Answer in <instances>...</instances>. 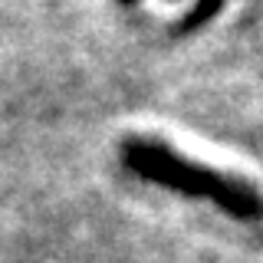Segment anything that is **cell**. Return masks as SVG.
<instances>
[{
	"label": "cell",
	"mask_w": 263,
	"mask_h": 263,
	"mask_svg": "<svg viewBox=\"0 0 263 263\" xmlns=\"http://www.w3.org/2000/svg\"><path fill=\"white\" fill-rule=\"evenodd\" d=\"M122 164L142 181L161 184L194 201H211L234 220H263V197L247 181L204 168L191 158H181L175 148L155 138H125L122 142Z\"/></svg>",
	"instance_id": "1"
},
{
	"label": "cell",
	"mask_w": 263,
	"mask_h": 263,
	"mask_svg": "<svg viewBox=\"0 0 263 263\" xmlns=\"http://www.w3.org/2000/svg\"><path fill=\"white\" fill-rule=\"evenodd\" d=\"M224 7V0H197L191 7V13L181 20V30H197L201 23H208L211 16H217V10Z\"/></svg>",
	"instance_id": "2"
},
{
	"label": "cell",
	"mask_w": 263,
	"mask_h": 263,
	"mask_svg": "<svg viewBox=\"0 0 263 263\" xmlns=\"http://www.w3.org/2000/svg\"><path fill=\"white\" fill-rule=\"evenodd\" d=\"M119 4H125V7H132V4H138V0H119Z\"/></svg>",
	"instance_id": "3"
}]
</instances>
